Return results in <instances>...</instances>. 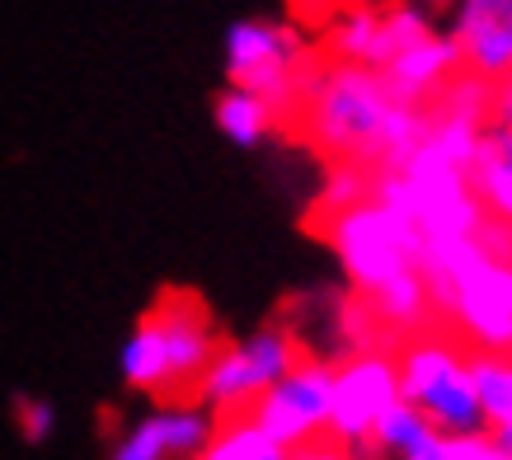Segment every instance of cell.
<instances>
[{"label": "cell", "instance_id": "cell-1", "mask_svg": "<svg viewBox=\"0 0 512 460\" xmlns=\"http://www.w3.org/2000/svg\"><path fill=\"white\" fill-rule=\"evenodd\" d=\"M301 132L334 160L362 169H395L428 137V108L395 99L381 71L353 62L306 66L296 90Z\"/></svg>", "mask_w": 512, "mask_h": 460}, {"label": "cell", "instance_id": "cell-2", "mask_svg": "<svg viewBox=\"0 0 512 460\" xmlns=\"http://www.w3.org/2000/svg\"><path fill=\"white\" fill-rule=\"evenodd\" d=\"M217 348L221 334L212 310L188 292H165L127 329L123 348H118V376L137 395L179 399L198 385Z\"/></svg>", "mask_w": 512, "mask_h": 460}, {"label": "cell", "instance_id": "cell-3", "mask_svg": "<svg viewBox=\"0 0 512 460\" xmlns=\"http://www.w3.org/2000/svg\"><path fill=\"white\" fill-rule=\"evenodd\" d=\"M372 198L404 212L423 240H456L475 235L489 221L484 202L470 188V169H461L447 151L423 137L409 160L395 169H372Z\"/></svg>", "mask_w": 512, "mask_h": 460}, {"label": "cell", "instance_id": "cell-4", "mask_svg": "<svg viewBox=\"0 0 512 460\" xmlns=\"http://www.w3.org/2000/svg\"><path fill=\"white\" fill-rule=\"evenodd\" d=\"M329 249L343 268V282L353 287L362 301L381 292L386 282L414 273L423 263V235L404 212L386 207L376 198H362L343 212L320 221Z\"/></svg>", "mask_w": 512, "mask_h": 460}, {"label": "cell", "instance_id": "cell-5", "mask_svg": "<svg viewBox=\"0 0 512 460\" xmlns=\"http://www.w3.org/2000/svg\"><path fill=\"white\" fill-rule=\"evenodd\" d=\"M395 362H400V399L414 404L437 432H447V437L489 432L475 381H470V362L447 334L409 338Z\"/></svg>", "mask_w": 512, "mask_h": 460}, {"label": "cell", "instance_id": "cell-6", "mask_svg": "<svg viewBox=\"0 0 512 460\" xmlns=\"http://www.w3.org/2000/svg\"><path fill=\"white\" fill-rule=\"evenodd\" d=\"M306 38L287 19H235L226 38H221V71L226 85L259 94L264 104H273V113H292L296 90L306 76Z\"/></svg>", "mask_w": 512, "mask_h": 460}, {"label": "cell", "instance_id": "cell-7", "mask_svg": "<svg viewBox=\"0 0 512 460\" xmlns=\"http://www.w3.org/2000/svg\"><path fill=\"white\" fill-rule=\"evenodd\" d=\"M296 357H301V343H296L292 329L259 324V329L240 334L235 343H221L217 353H212L207 371H202L198 385H193V390H198V404L217 418L249 414V404L264 395L278 376H287Z\"/></svg>", "mask_w": 512, "mask_h": 460}, {"label": "cell", "instance_id": "cell-8", "mask_svg": "<svg viewBox=\"0 0 512 460\" xmlns=\"http://www.w3.org/2000/svg\"><path fill=\"white\" fill-rule=\"evenodd\" d=\"M400 399V362L386 348H362L334 362V399H329V437L353 446L357 456H372V428L390 404Z\"/></svg>", "mask_w": 512, "mask_h": 460}, {"label": "cell", "instance_id": "cell-9", "mask_svg": "<svg viewBox=\"0 0 512 460\" xmlns=\"http://www.w3.org/2000/svg\"><path fill=\"white\" fill-rule=\"evenodd\" d=\"M329 399H334V362L329 357H296L292 371L268 385L264 395L249 404L245 418L292 451L301 442L325 437Z\"/></svg>", "mask_w": 512, "mask_h": 460}, {"label": "cell", "instance_id": "cell-10", "mask_svg": "<svg viewBox=\"0 0 512 460\" xmlns=\"http://www.w3.org/2000/svg\"><path fill=\"white\" fill-rule=\"evenodd\" d=\"M423 33H433V15L419 10V5H404V0H395V5H367L362 0V5H348V10H339V15L329 19L325 47L334 62L381 71L395 52L419 43Z\"/></svg>", "mask_w": 512, "mask_h": 460}, {"label": "cell", "instance_id": "cell-11", "mask_svg": "<svg viewBox=\"0 0 512 460\" xmlns=\"http://www.w3.org/2000/svg\"><path fill=\"white\" fill-rule=\"evenodd\" d=\"M217 423L198 399H156L113 432L109 460H193Z\"/></svg>", "mask_w": 512, "mask_h": 460}, {"label": "cell", "instance_id": "cell-12", "mask_svg": "<svg viewBox=\"0 0 512 460\" xmlns=\"http://www.w3.org/2000/svg\"><path fill=\"white\" fill-rule=\"evenodd\" d=\"M447 33L475 76H512V0H451Z\"/></svg>", "mask_w": 512, "mask_h": 460}, {"label": "cell", "instance_id": "cell-13", "mask_svg": "<svg viewBox=\"0 0 512 460\" xmlns=\"http://www.w3.org/2000/svg\"><path fill=\"white\" fill-rule=\"evenodd\" d=\"M461 66H466V57H461L456 38L433 29V33H423L419 43H409L404 52H395V57L381 66V76H386L395 99H404V104H428Z\"/></svg>", "mask_w": 512, "mask_h": 460}, {"label": "cell", "instance_id": "cell-14", "mask_svg": "<svg viewBox=\"0 0 512 460\" xmlns=\"http://www.w3.org/2000/svg\"><path fill=\"white\" fill-rule=\"evenodd\" d=\"M470 188L484 202V216L512 230V132L489 123L480 141V155L470 165Z\"/></svg>", "mask_w": 512, "mask_h": 460}, {"label": "cell", "instance_id": "cell-15", "mask_svg": "<svg viewBox=\"0 0 512 460\" xmlns=\"http://www.w3.org/2000/svg\"><path fill=\"white\" fill-rule=\"evenodd\" d=\"M367 310H372V320L381 324V329H390V334H419L423 324L433 320L437 306H433L428 282H423V268H414V273L395 277L381 292L367 296Z\"/></svg>", "mask_w": 512, "mask_h": 460}, {"label": "cell", "instance_id": "cell-16", "mask_svg": "<svg viewBox=\"0 0 512 460\" xmlns=\"http://www.w3.org/2000/svg\"><path fill=\"white\" fill-rule=\"evenodd\" d=\"M212 123H217V132L231 141V146L259 151V146L273 137L278 113H273V104H264L259 94L240 90V85H226V90L217 94V104H212Z\"/></svg>", "mask_w": 512, "mask_h": 460}, {"label": "cell", "instance_id": "cell-17", "mask_svg": "<svg viewBox=\"0 0 512 460\" xmlns=\"http://www.w3.org/2000/svg\"><path fill=\"white\" fill-rule=\"evenodd\" d=\"M423 108H428V123L489 127L494 123V80H484V76H475L470 66H461Z\"/></svg>", "mask_w": 512, "mask_h": 460}, {"label": "cell", "instance_id": "cell-18", "mask_svg": "<svg viewBox=\"0 0 512 460\" xmlns=\"http://www.w3.org/2000/svg\"><path fill=\"white\" fill-rule=\"evenodd\" d=\"M193 460H287V446H278L264 428H254L240 414V418H221L217 432L207 437V446Z\"/></svg>", "mask_w": 512, "mask_h": 460}, {"label": "cell", "instance_id": "cell-19", "mask_svg": "<svg viewBox=\"0 0 512 460\" xmlns=\"http://www.w3.org/2000/svg\"><path fill=\"white\" fill-rule=\"evenodd\" d=\"M470 381L480 395L484 428H498L512 418V353H475L470 357Z\"/></svg>", "mask_w": 512, "mask_h": 460}, {"label": "cell", "instance_id": "cell-20", "mask_svg": "<svg viewBox=\"0 0 512 460\" xmlns=\"http://www.w3.org/2000/svg\"><path fill=\"white\" fill-rule=\"evenodd\" d=\"M433 423L414 409V404H404V399H395L386 414H381V423L372 428V451H381V456H395V460H409L414 451H419L428 437H433Z\"/></svg>", "mask_w": 512, "mask_h": 460}, {"label": "cell", "instance_id": "cell-21", "mask_svg": "<svg viewBox=\"0 0 512 460\" xmlns=\"http://www.w3.org/2000/svg\"><path fill=\"white\" fill-rule=\"evenodd\" d=\"M362 198H372V169L353 165V160H334L320 179V193H315V216L325 221V216L343 212Z\"/></svg>", "mask_w": 512, "mask_h": 460}, {"label": "cell", "instance_id": "cell-22", "mask_svg": "<svg viewBox=\"0 0 512 460\" xmlns=\"http://www.w3.org/2000/svg\"><path fill=\"white\" fill-rule=\"evenodd\" d=\"M409 460H512V451L494 442V432H461V437L433 432Z\"/></svg>", "mask_w": 512, "mask_h": 460}, {"label": "cell", "instance_id": "cell-23", "mask_svg": "<svg viewBox=\"0 0 512 460\" xmlns=\"http://www.w3.org/2000/svg\"><path fill=\"white\" fill-rule=\"evenodd\" d=\"M10 418H15V432L29 446H43L52 432H57V404L43 395H19L10 404Z\"/></svg>", "mask_w": 512, "mask_h": 460}, {"label": "cell", "instance_id": "cell-24", "mask_svg": "<svg viewBox=\"0 0 512 460\" xmlns=\"http://www.w3.org/2000/svg\"><path fill=\"white\" fill-rule=\"evenodd\" d=\"M287 460H362V456H357L353 446L334 442V437H329V442H320V437H315V442L292 446V451H287Z\"/></svg>", "mask_w": 512, "mask_h": 460}, {"label": "cell", "instance_id": "cell-25", "mask_svg": "<svg viewBox=\"0 0 512 460\" xmlns=\"http://www.w3.org/2000/svg\"><path fill=\"white\" fill-rule=\"evenodd\" d=\"M494 123L512 132V76H503L494 85Z\"/></svg>", "mask_w": 512, "mask_h": 460}, {"label": "cell", "instance_id": "cell-26", "mask_svg": "<svg viewBox=\"0 0 512 460\" xmlns=\"http://www.w3.org/2000/svg\"><path fill=\"white\" fill-rule=\"evenodd\" d=\"M489 432H494V442L503 446V451H512V418L508 423H498V428H489Z\"/></svg>", "mask_w": 512, "mask_h": 460}, {"label": "cell", "instance_id": "cell-27", "mask_svg": "<svg viewBox=\"0 0 512 460\" xmlns=\"http://www.w3.org/2000/svg\"><path fill=\"white\" fill-rule=\"evenodd\" d=\"M404 5H419L428 15H433V10H451V0H404Z\"/></svg>", "mask_w": 512, "mask_h": 460}]
</instances>
